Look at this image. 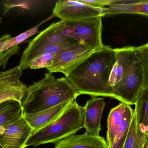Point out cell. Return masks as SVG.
Here are the masks:
<instances>
[{
	"label": "cell",
	"mask_w": 148,
	"mask_h": 148,
	"mask_svg": "<svg viewBox=\"0 0 148 148\" xmlns=\"http://www.w3.org/2000/svg\"><path fill=\"white\" fill-rule=\"evenodd\" d=\"M79 1L88 5L99 8H103L106 6H109L114 2L115 0H78Z\"/></svg>",
	"instance_id": "24"
},
{
	"label": "cell",
	"mask_w": 148,
	"mask_h": 148,
	"mask_svg": "<svg viewBox=\"0 0 148 148\" xmlns=\"http://www.w3.org/2000/svg\"><path fill=\"white\" fill-rule=\"evenodd\" d=\"M137 50L142 66L143 89L148 87V44L147 43L138 47Z\"/></svg>",
	"instance_id": "23"
},
{
	"label": "cell",
	"mask_w": 148,
	"mask_h": 148,
	"mask_svg": "<svg viewBox=\"0 0 148 148\" xmlns=\"http://www.w3.org/2000/svg\"><path fill=\"white\" fill-rule=\"evenodd\" d=\"M137 122L143 133H148V87L142 89L135 104Z\"/></svg>",
	"instance_id": "18"
},
{
	"label": "cell",
	"mask_w": 148,
	"mask_h": 148,
	"mask_svg": "<svg viewBox=\"0 0 148 148\" xmlns=\"http://www.w3.org/2000/svg\"><path fill=\"white\" fill-rule=\"evenodd\" d=\"M135 48L136 47L134 46H127L114 49L116 61L109 81V85L114 95L115 91L123 81L129 64L130 57Z\"/></svg>",
	"instance_id": "11"
},
{
	"label": "cell",
	"mask_w": 148,
	"mask_h": 148,
	"mask_svg": "<svg viewBox=\"0 0 148 148\" xmlns=\"http://www.w3.org/2000/svg\"><path fill=\"white\" fill-rule=\"evenodd\" d=\"M96 51L82 43L75 41L56 55L52 65L47 70L50 73L60 72L67 76Z\"/></svg>",
	"instance_id": "7"
},
{
	"label": "cell",
	"mask_w": 148,
	"mask_h": 148,
	"mask_svg": "<svg viewBox=\"0 0 148 148\" xmlns=\"http://www.w3.org/2000/svg\"><path fill=\"white\" fill-rule=\"evenodd\" d=\"M34 129L24 115L18 120L0 127V144L3 148H25Z\"/></svg>",
	"instance_id": "9"
},
{
	"label": "cell",
	"mask_w": 148,
	"mask_h": 148,
	"mask_svg": "<svg viewBox=\"0 0 148 148\" xmlns=\"http://www.w3.org/2000/svg\"><path fill=\"white\" fill-rule=\"evenodd\" d=\"M3 22V18L1 17H0V26H1V24Z\"/></svg>",
	"instance_id": "27"
},
{
	"label": "cell",
	"mask_w": 148,
	"mask_h": 148,
	"mask_svg": "<svg viewBox=\"0 0 148 148\" xmlns=\"http://www.w3.org/2000/svg\"><path fill=\"white\" fill-rule=\"evenodd\" d=\"M135 14L148 17V0H115L105 8V16Z\"/></svg>",
	"instance_id": "14"
},
{
	"label": "cell",
	"mask_w": 148,
	"mask_h": 148,
	"mask_svg": "<svg viewBox=\"0 0 148 148\" xmlns=\"http://www.w3.org/2000/svg\"><path fill=\"white\" fill-rule=\"evenodd\" d=\"M23 115L21 102L11 100L0 103V127L8 125Z\"/></svg>",
	"instance_id": "17"
},
{
	"label": "cell",
	"mask_w": 148,
	"mask_h": 148,
	"mask_svg": "<svg viewBox=\"0 0 148 148\" xmlns=\"http://www.w3.org/2000/svg\"><path fill=\"white\" fill-rule=\"evenodd\" d=\"M0 148H3V147H2L1 145V144H0Z\"/></svg>",
	"instance_id": "28"
},
{
	"label": "cell",
	"mask_w": 148,
	"mask_h": 148,
	"mask_svg": "<svg viewBox=\"0 0 148 148\" xmlns=\"http://www.w3.org/2000/svg\"><path fill=\"white\" fill-rule=\"evenodd\" d=\"M144 134L137 122L136 113L134 110L128 133L123 148H143Z\"/></svg>",
	"instance_id": "19"
},
{
	"label": "cell",
	"mask_w": 148,
	"mask_h": 148,
	"mask_svg": "<svg viewBox=\"0 0 148 148\" xmlns=\"http://www.w3.org/2000/svg\"><path fill=\"white\" fill-rule=\"evenodd\" d=\"M20 47L16 46L6 51L0 52V103L6 101H18L22 102L27 87L20 80L23 70L19 65L3 70L10 58L18 54Z\"/></svg>",
	"instance_id": "4"
},
{
	"label": "cell",
	"mask_w": 148,
	"mask_h": 148,
	"mask_svg": "<svg viewBox=\"0 0 148 148\" xmlns=\"http://www.w3.org/2000/svg\"><path fill=\"white\" fill-rule=\"evenodd\" d=\"M84 128V108L75 100L54 121L34 132L26 142V147L49 143L56 144Z\"/></svg>",
	"instance_id": "3"
},
{
	"label": "cell",
	"mask_w": 148,
	"mask_h": 148,
	"mask_svg": "<svg viewBox=\"0 0 148 148\" xmlns=\"http://www.w3.org/2000/svg\"><path fill=\"white\" fill-rule=\"evenodd\" d=\"M53 16L64 21H76L105 16V7L97 8L79 1L60 0L56 3Z\"/></svg>",
	"instance_id": "8"
},
{
	"label": "cell",
	"mask_w": 148,
	"mask_h": 148,
	"mask_svg": "<svg viewBox=\"0 0 148 148\" xmlns=\"http://www.w3.org/2000/svg\"><path fill=\"white\" fill-rule=\"evenodd\" d=\"M127 104L121 103L111 109L108 118V131L106 142L108 148L112 146L121 123L124 117Z\"/></svg>",
	"instance_id": "16"
},
{
	"label": "cell",
	"mask_w": 148,
	"mask_h": 148,
	"mask_svg": "<svg viewBox=\"0 0 148 148\" xmlns=\"http://www.w3.org/2000/svg\"><path fill=\"white\" fill-rule=\"evenodd\" d=\"M11 38H12V36L10 34H5L0 37V52L5 42Z\"/></svg>",
	"instance_id": "25"
},
{
	"label": "cell",
	"mask_w": 148,
	"mask_h": 148,
	"mask_svg": "<svg viewBox=\"0 0 148 148\" xmlns=\"http://www.w3.org/2000/svg\"><path fill=\"white\" fill-rule=\"evenodd\" d=\"M102 17H94L76 21H65V34L89 47L99 50L103 48L102 40Z\"/></svg>",
	"instance_id": "6"
},
{
	"label": "cell",
	"mask_w": 148,
	"mask_h": 148,
	"mask_svg": "<svg viewBox=\"0 0 148 148\" xmlns=\"http://www.w3.org/2000/svg\"><path fill=\"white\" fill-rule=\"evenodd\" d=\"M105 106V102L102 98L94 97L87 101L84 107L85 133L93 136H100L101 118Z\"/></svg>",
	"instance_id": "12"
},
{
	"label": "cell",
	"mask_w": 148,
	"mask_h": 148,
	"mask_svg": "<svg viewBox=\"0 0 148 148\" xmlns=\"http://www.w3.org/2000/svg\"><path fill=\"white\" fill-rule=\"evenodd\" d=\"M54 17L51 15L49 17L47 18L45 20L42 21L39 24H37L36 26L33 28H31L30 29L21 33L20 34L18 35L17 36H15L14 37L10 39L9 40H8L5 42V43L3 44L1 50V52L3 51H6L10 49L13 48L15 47L16 46H18L20 43L24 42L26 41L28 38L30 37V36H32L34 35L39 33V30L40 27L44 23L46 22L47 21L50 20L52 18H53Z\"/></svg>",
	"instance_id": "21"
},
{
	"label": "cell",
	"mask_w": 148,
	"mask_h": 148,
	"mask_svg": "<svg viewBox=\"0 0 148 148\" xmlns=\"http://www.w3.org/2000/svg\"><path fill=\"white\" fill-rule=\"evenodd\" d=\"M115 61L114 49L104 45L66 77L79 95H88L93 98L101 96L114 98L109 81Z\"/></svg>",
	"instance_id": "1"
},
{
	"label": "cell",
	"mask_w": 148,
	"mask_h": 148,
	"mask_svg": "<svg viewBox=\"0 0 148 148\" xmlns=\"http://www.w3.org/2000/svg\"><path fill=\"white\" fill-rule=\"evenodd\" d=\"M66 26V22L62 21L52 23L31 40L23 53H30L49 45L62 44L72 40L65 34Z\"/></svg>",
	"instance_id": "10"
},
{
	"label": "cell",
	"mask_w": 148,
	"mask_h": 148,
	"mask_svg": "<svg viewBox=\"0 0 148 148\" xmlns=\"http://www.w3.org/2000/svg\"><path fill=\"white\" fill-rule=\"evenodd\" d=\"M55 148H108L104 138L90 135L73 134L56 144Z\"/></svg>",
	"instance_id": "15"
},
{
	"label": "cell",
	"mask_w": 148,
	"mask_h": 148,
	"mask_svg": "<svg viewBox=\"0 0 148 148\" xmlns=\"http://www.w3.org/2000/svg\"><path fill=\"white\" fill-rule=\"evenodd\" d=\"M73 101L62 103L37 113L24 114V116L35 132L58 119L66 110Z\"/></svg>",
	"instance_id": "13"
},
{
	"label": "cell",
	"mask_w": 148,
	"mask_h": 148,
	"mask_svg": "<svg viewBox=\"0 0 148 148\" xmlns=\"http://www.w3.org/2000/svg\"><path fill=\"white\" fill-rule=\"evenodd\" d=\"M147 44H148V43H147Z\"/></svg>",
	"instance_id": "29"
},
{
	"label": "cell",
	"mask_w": 148,
	"mask_h": 148,
	"mask_svg": "<svg viewBox=\"0 0 148 148\" xmlns=\"http://www.w3.org/2000/svg\"><path fill=\"white\" fill-rule=\"evenodd\" d=\"M134 110L127 105L124 117L110 148H123L128 133Z\"/></svg>",
	"instance_id": "20"
},
{
	"label": "cell",
	"mask_w": 148,
	"mask_h": 148,
	"mask_svg": "<svg viewBox=\"0 0 148 148\" xmlns=\"http://www.w3.org/2000/svg\"><path fill=\"white\" fill-rule=\"evenodd\" d=\"M79 95L66 77L57 79L49 72L27 87L21 105L24 114H34L73 101Z\"/></svg>",
	"instance_id": "2"
},
{
	"label": "cell",
	"mask_w": 148,
	"mask_h": 148,
	"mask_svg": "<svg viewBox=\"0 0 148 148\" xmlns=\"http://www.w3.org/2000/svg\"><path fill=\"white\" fill-rule=\"evenodd\" d=\"M4 12L5 15L12 9H15L20 10L22 12H26L27 10H30L33 8L38 3L37 1H11L7 0L3 1Z\"/></svg>",
	"instance_id": "22"
},
{
	"label": "cell",
	"mask_w": 148,
	"mask_h": 148,
	"mask_svg": "<svg viewBox=\"0 0 148 148\" xmlns=\"http://www.w3.org/2000/svg\"><path fill=\"white\" fill-rule=\"evenodd\" d=\"M143 148H148V133L144 134V143Z\"/></svg>",
	"instance_id": "26"
},
{
	"label": "cell",
	"mask_w": 148,
	"mask_h": 148,
	"mask_svg": "<svg viewBox=\"0 0 148 148\" xmlns=\"http://www.w3.org/2000/svg\"><path fill=\"white\" fill-rule=\"evenodd\" d=\"M143 72L137 47L132 53L125 77L114 93V99L129 105L135 104L143 89Z\"/></svg>",
	"instance_id": "5"
}]
</instances>
